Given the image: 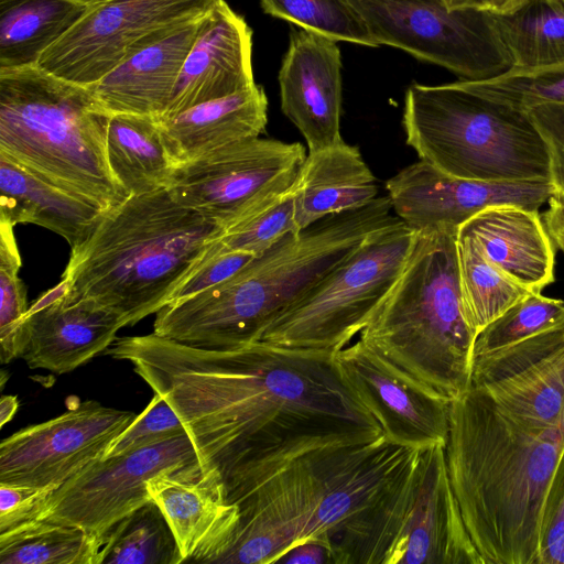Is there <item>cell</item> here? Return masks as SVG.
<instances>
[{
	"mask_svg": "<svg viewBox=\"0 0 564 564\" xmlns=\"http://www.w3.org/2000/svg\"><path fill=\"white\" fill-rule=\"evenodd\" d=\"M456 239L416 231L398 281L357 335L398 375L449 403L469 387L477 336L463 302Z\"/></svg>",
	"mask_w": 564,
	"mask_h": 564,
	"instance_id": "cell-5",
	"label": "cell"
},
{
	"mask_svg": "<svg viewBox=\"0 0 564 564\" xmlns=\"http://www.w3.org/2000/svg\"><path fill=\"white\" fill-rule=\"evenodd\" d=\"M106 536L44 519L0 533V564H102Z\"/></svg>",
	"mask_w": 564,
	"mask_h": 564,
	"instance_id": "cell-30",
	"label": "cell"
},
{
	"mask_svg": "<svg viewBox=\"0 0 564 564\" xmlns=\"http://www.w3.org/2000/svg\"><path fill=\"white\" fill-rule=\"evenodd\" d=\"M453 9H476L490 13H508L520 7L525 0H443Z\"/></svg>",
	"mask_w": 564,
	"mask_h": 564,
	"instance_id": "cell-46",
	"label": "cell"
},
{
	"mask_svg": "<svg viewBox=\"0 0 564 564\" xmlns=\"http://www.w3.org/2000/svg\"><path fill=\"white\" fill-rule=\"evenodd\" d=\"M533 427L564 423V328L473 358L469 387Z\"/></svg>",
	"mask_w": 564,
	"mask_h": 564,
	"instance_id": "cell-17",
	"label": "cell"
},
{
	"mask_svg": "<svg viewBox=\"0 0 564 564\" xmlns=\"http://www.w3.org/2000/svg\"><path fill=\"white\" fill-rule=\"evenodd\" d=\"M564 3V0H561Z\"/></svg>",
	"mask_w": 564,
	"mask_h": 564,
	"instance_id": "cell-48",
	"label": "cell"
},
{
	"mask_svg": "<svg viewBox=\"0 0 564 564\" xmlns=\"http://www.w3.org/2000/svg\"><path fill=\"white\" fill-rule=\"evenodd\" d=\"M107 156L113 176L129 196L166 188L175 166L152 116L113 113Z\"/></svg>",
	"mask_w": 564,
	"mask_h": 564,
	"instance_id": "cell-29",
	"label": "cell"
},
{
	"mask_svg": "<svg viewBox=\"0 0 564 564\" xmlns=\"http://www.w3.org/2000/svg\"><path fill=\"white\" fill-rule=\"evenodd\" d=\"M87 7V0H0V69L36 65Z\"/></svg>",
	"mask_w": 564,
	"mask_h": 564,
	"instance_id": "cell-28",
	"label": "cell"
},
{
	"mask_svg": "<svg viewBox=\"0 0 564 564\" xmlns=\"http://www.w3.org/2000/svg\"><path fill=\"white\" fill-rule=\"evenodd\" d=\"M147 489L171 528L182 563H216L227 551L240 507L229 500L218 468L196 463L165 470L149 479Z\"/></svg>",
	"mask_w": 564,
	"mask_h": 564,
	"instance_id": "cell-19",
	"label": "cell"
},
{
	"mask_svg": "<svg viewBox=\"0 0 564 564\" xmlns=\"http://www.w3.org/2000/svg\"><path fill=\"white\" fill-rule=\"evenodd\" d=\"M525 112L547 147L552 183L564 191V104H544Z\"/></svg>",
	"mask_w": 564,
	"mask_h": 564,
	"instance_id": "cell-43",
	"label": "cell"
},
{
	"mask_svg": "<svg viewBox=\"0 0 564 564\" xmlns=\"http://www.w3.org/2000/svg\"><path fill=\"white\" fill-rule=\"evenodd\" d=\"M276 563L283 564H322L333 563L330 547L322 541H306L286 551Z\"/></svg>",
	"mask_w": 564,
	"mask_h": 564,
	"instance_id": "cell-44",
	"label": "cell"
},
{
	"mask_svg": "<svg viewBox=\"0 0 564 564\" xmlns=\"http://www.w3.org/2000/svg\"><path fill=\"white\" fill-rule=\"evenodd\" d=\"M80 20L37 66L89 87L143 48L203 19L220 0H87Z\"/></svg>",
	"mask_w": 564,
	"mask_h": 564,
	"instance_id": "cell-13",
	"label": "cell"
},
{
	"mask_svg": "<svg viewBox=\"0 0 564 564\" xmlns=\"http://www.w3.org/2000/svg\"><path fill=\"white\" fill-rule=\"evenodd\" d=\"M416 231L400 218L371 232L308 291L273 318L259 340L335 351L367 325L398 281Z\"/></svg>",
	"mask_w": 564,
	"mask_h": 564,
	"instance_id": "cell-10",
	"label": "cell"
},
{
	"mask_svg": "<svg viewBox=\"0 0 564 564\" xmlns=\"http://www.w3.org/2000/svg\"><path fill=\"white\" fill-rule=\"evenodd\" d=\"M397 217L415 231H451L496 205L538 209L555 192L552 182L495 183L447 174L420 160L386 183Z\"/></svg>",
	"mask_w": 564,
	"mask_h": 564,
	"instance_id": "cell-16",
	"label": "cell"
},
{
	"mask_svg": "<svg viewBox=\"0 0 564 564\" xmlns=\"http://www.w3.org/2000/svg\"><path fill=\"white\" fill-rule=\"evenodd\" d=\"M333 359L390 442L446 445L449 402L398 375L359 338L333 351Z\"/></svg>",
	"mask_w": 564,
	"mask_h": 564,
	"instance_id": "cell-18",
	"label": "cell"
},
{
	"mask_svg": "<svg viewBox=\"0 0 564 564\" xmlns=\"http://www.w3.org/2000/svg\"><path fill=\"white\" fill-rule=\"evenodd\" d=\"M402 124L405 142L420 160L453 176L552 182L547 147L528 113L480 96L459 80L410 85Z\"/></svg>",
	"mask_w": 564,
	"mask_h": 564,
	"instance_id": "cell-7",
	"label": "cell"
},
{
	"mask_svg": "<svg viewBox=\"0 0 564 564\" xmlns=\"http://www.w3.org/2000/svg\"><path fill=\"white\" fill-rule=\"evenodd\" d=\"M156 120L167 152L174 165H178L260 137L268 122V99L263 87L254 84Z\"/></svg>",
	"mask_w": 564,
	"mask_h": 564,
	"instance_id": "cell-25",
	"label": "cell"
},
{
	"mask_svg": "<svg viewBox=\"0 0 564 564\" xmlns=\"http://www.w3.org/2000/svg\"><path fill=\"white\" fill-rule=\"evenodd\" d=\"M223 232L174 200L167 188L130 195L105 212L70 248L62 274L64 299H90L134 325L167 305Z\"/></svg>",
	"mask_w": 564,
	"mask_h": 564,
	"instance_id": "cell-4",
	"label": "cell"
},
{
	"mask_svg": "<svg viewBox=\"0 0 564 564\" xmlns=\"http://www.w3.org/2000/svg\"><path fill=\"white\" fill-rule=\"evenodd\" d=\"M417 448L381 435L314 448L274 467L273 481L300 529V543L322 541L333 563H350L369 510Z\"/></svg>",
	"mask_w": 564,
	"mask_h": 564,
	"instance_id": "cell-8",
	"label": "cell"
},
{
	"mask_svg": "<svg viewBox=\"0 0 564 564\" xmlns=\"http://www.w3.org/2000/svg\"><path fill=\"white\" fill-rule=\"evenodd\" d=\"M540 564H564V449L543 503Z\"/></svg>",
	"mask_w": 564,
	"mask_h": 564,
	"instance_id": "cell-40",
	"label": "cell"
},
{
	"mask_svg": "<svg viewBox=\"0 0 564 564\" xmlns=\"http://www.w3.org/2000/svg\"><path fill=\"white\" fill-rule=\"evenodd\" d=\"M337 42L293 28L279 70L281 109L304 137L308 152L343 142L341 54Z\"/></svg>",
	"mask_w": 564,
	"mask_h": 564,
	"instance_id": "cell-20",
	"label": "cell"
},
{
	"mask_svg": "<svg viewBox=\"0 0 564 564\" xmlns=\"http://www.w3.org/2000/svg\"><path fill=\"white\" fill-rule=\"evenodd\" d=\"M293 192L300 231L327 216L362 208L378 197L376 178L359 149L344 141L308 152Z\"/></svg>",
	"mask_w": 564,
	"mask_h": 564,
	"instance_id": "cell-26",
	"label": "cell"
},
{
	"mask_svg": "<svg viewBox=\"0 0 564 564\" xmlns=\"http://www.w3.org/2000/svg\"><path fill=\"white\" fill-rule=\"evenodd\" d=\"M203 19L143 48L88 88L111 115L162 116Z\"/></svg>",
	"mask_w": 564,
	"mask_h": 564,
	"instance_id": "cell-24",
	"label": "cell"
},
{
	"mask_svg": "<svg viewBox=\"0 0 564 564\" xmlns=\"http://www.w3.org/2000/svg\"><path fill=\"white\" fill-rule=\"evenodd\" d=\"M512 67L564 62V3L525 0L508 13H491Z\"/></svg>",
	"mask_w": 564,
	"mask_h": 564,
	"instance_id": "cell-31",
	"label": "cell"
},
{
	"mask_svg": "<svg viewBox=\"0 0 564 564\" xmlns=\"http://www.w3.org/2000/svg\"><path fill=\"white\" fill-rule=\"evenodd\" d=\"M469 90L523 110L544 104H564V62L519 68L487 80H459Z\"/></svg>",
	"mask_w": 564,
	"mask_h": 564,
	"instance_id": "cell-37",
	"label": "cell"
},
{
	"mask_svg": "<svg viewBox=\"0 0 564 564\" xmlns=\"http://www.w3.org/2000/svg\"><path fill=\"white\" fill-rule=\"evenodd\" d=\"M486 259L532 292L553 283L555 248L538 209L496 205L480 210L458 230Z\"/></svg>",
	"mask_w": 564,
	"mask_h": 564,
	"instance_id": "cell-23",
	"label": "cell"
},
{
	"mask_svg": "<svg viewBox=\"0 0 564 564\" xmlns=\"http://www.w3.org/2000/svg\"><path fill=\"white\" fill-rule=\"evenodd\" d=\"M456 243L463 302L477 335L532 291L490 263L470 237L457 234Z\"/></svg>",
	"mask_w": 564,
	"mask_h": 564,
	"instance_id": "cell-32",
	"label": "cell"
},
{
	"mask_svg": "<svg viewBox=\"0 0 564 564\" xmlns=\"http://www.w3.org/2000/svg\"><path fill=\"white\" fill-rule=\"evenodd\" d=\"M264 13L336 41L378 47L348 0H260Z\"/></svg>",
	"mask_w": 564,
	"mask_h": 564,
	"instance_id": "cell-35",
	"label": "cell"
},
{
	"mask_svg": "<svg viewBox=\"0 0 564 564\" xmlns=\"http://www.w3.org/2000/svg\"><path fill=\"white\" fill-rule=\"evenodd\" d=\"M389 196L288 234L230 279L155 313L153 333L194 346L230 348L262 330L366 237L398 219Z\"/></svg>",
	"mask_w": 564,
	"mask_h": 564,
	"instance_id": "cell-3",
	"label": "cell"
},
{
	"mask_svg": "<svg viewBox=\"0 0 564 564\" xmlns=\"http://www.w3.org/2000/svg\"><path fill=\"white\" fill-rule=\"evenodd\" d=\"M354 562L482 564L451 484L444 444L417 448L373 505Z\"/></svg>",
	"mask_w": 564,
	"mask_h": 564,
	"instance_id": "cell-9",
	"label": "cell"
},
{
	"mask_svg": "<svg viewBox=\"0 0 564 564\" xmlns=\"http://www.w3.org/2000/svg\"><path fill=\"white\" fill-rule=\"evenodd\" d=\"M137 415L88 400L72 404L54 419L26 426L0 444V482L57 488L102 458Z\"/></svg>",
	"mask_w": 564,
	"mask_h": 564,
	"instance_id": "cell-15",
	"label": "cell"
},
{
	"mask_svg": "<svg viewBox=\"0 0 564 564\" xmlns=\"http://www.w3.org/2000/svg\"><path fill=\"white\" fill-rule=\"evenodd\" d=\"M560 328L564 301L530 292L477 334L473 358Z\"/></svg>",
	"mask_w": 564,
	"mask_h": 564,
	"instance_id": "cell-34",
	"label": "cell"
},
{
	"mask_svg": "<svg viewBox=\"0 0 564 564\" xmlns=\"http://www.w3.org/2000/svg\"><path fill=\"white\" fill-rule=\"evenodd\" d=\"M180 564L174 535L151 500L115 524L106 534L102 564Z\"/></svg>",
	"mask_w": 564,
	"mask_h": 564,
	"instance_id": "cell-33",
	"label": "cell"
},
{
	"mask_svg": "<svg viewBox=\"0 0 564 564\" xmlns=\"http://www.w3.org/2000/svg\"><path fill=\"white\" fill-rule=\"evenodd\" d=\"M111 116L37 65L0 69V154L105 212L129 197L108 163Z\"/></svg>",
	"mask_w": 564,
	"mask_h": 564,
	"instance_id": "cell-6",
	"label": "cell"
},
{
	"mask_svg": "<svg viewBox=\"0 0 564 564\" xmlns=\"http://www.w3.org/2000/svg\"><path fill=\"white\" fill-rule=\"evenodd\" d=\"M547 204L542 221L554 248L564 252V191L555 188Z\"/></svg>",
	"mask_w": 564,
	"mask_h": 564,
	"instance_id": "cell-45",
	"label": "cell"
},
{
	"mask_svg": "<svg viewBox=\"0 0 564 564\" xmlns=\"http://www.w3.org/2000/svg\"><path fill=\"white\" fill-rule=\"evenodd\" d=\"M54 489L0 482V533L36 519Z\"/></svg>",
	"mask_w": 564,
	"mask_h": 564,
	"instance_id": "cell-42",
	"label": "cell"
},
{
	"mask_svg": "<svg viewBox=\"0 0 564 564\" xmlns=\"http://www.w3.org/2000/svg\"><path fill=\"white\" fill-rule=\"evenodd\" d=\"M19 409V401L15 395H2L0 400V426L3 427L12 420Z\"/></svg>",
	"mask_w": 564,
	"mask_h": 564,
	"instance_id": "cell-47",
	"label": "cell"
},
{
	"mask_svg": "<svg viewBox=\"0 0 564 564\" xmlns=\"http://www.w3.org/2000/svg\"><path fill=\"white\" fill-rule=\"evenodd\" d=\"M564 423L533 427L468 388L449 403L447 470L482 564H540L544 499Z\"/></svg>",
	"mask_w": 564,
	"mask_h": 564,
	"instance_id": "cell-2",
	"label": "cell"
},
{
	"mask_svg": "<svg viewBox=\"0 0 564 564\" xmlns=\"http://www.w3.org/2000/svg\"><path fill=\"white\" fill-rule=\"evenodd\" d=\"M306 155L300 142L251 138L175 165L166 188L224 231L289 192Z\"/></svg>",
	"mask_w": 564,
	"mask_h": 564,
	"instance_id": "cell-12",
	"label": "cell"
},
{
	"mask_svg": "<svg viewBox=\"0 0 564 564\" xmlns=\"http://www.w3.org/2000/svg\"><path fill=\"white\" fill-rule=\"evenodd\" d=\"M105 355L132 365L174 410L200 467L223 476L384 434L329 350L210 348L151 333L117 337Z\"/></svg>",
	"mask_w": 564,
	"mask_h": 564,
	"instance_id": "cell-1",
	"label": "cell"
},
{
	"mask_svg": "<svg viewBox=\"0 0 564 564\" xmlns=\"http://www.w3.org/2000/svg\"><path fill=\"white\" fill-rule=\"evenodd\" d=\"M185 433L184 425L171 405L154 393L145 409L113 440L104 457L118 456Z\"/></svg>",
	"mask_w": 564,
	"mask_h": 564,
	"instance_id": "cell-39",
	"label": "cell"
},
{
	"mask_svg": "<svg viewBox=\"0 0 564 564\" xmlns=\"http://www.w3.org/2000/svg\"><path fill=\"white\" fill-rule=\"evenodd\" d=\"M254 258L256 256L243 251H216L212 241L202 263L175 289L170 303L189 297L230 279Z\"/></svg>",
	"mask_w": 564,
	"mask_h": 564,
	"instance_id": "cell-41",
	"label": "cell"
},
{
	"mask_svg": "<svg viewBox=\"0 0 564 564\" xmlns=\"http://www.w3.org/2000/svg\"><path fill=\"white\" fill-rule=\"evenodd\" d=\"M25 326L28 366L66 373L105 352L126 324L94 300H65L58 283L29 307Z\"/></svg>",
	"mask_w": 564,
	"mask_h": 564,
	"instance_id": "cell-21",
	"label": "cell"
},
{
	"mask_svg": "<svg viewBox=\"0 0 564 564\" xmlns=\"http://www.w3.org/2000/svg\"><path fill=\"white\" fill-rule=\"evenodd\" d=\"M9 223L0 221V361L22 358L26 346V288L19 278L21 257Z\"/></svg>",
	"mask_w": 564,
	"mask_h": 564,
	"instance_id": "cell-36",
	"label": "cell"
},
{
	"mask_svg": "<svg viewBox=\"0 0 564 564\" xmlns=\"http://www.w3.org/2000/svg\"><path fill=\"white\" fill-rule=\"evenodd\" d=\"M196 463L198 458L186 433L96 459L55 488L36 519L78 525L106 536L121 519L151 501L149 479Z\"/></svg>",
	"mask_w": 564,
	"mask_h": 564,
	"instance_id": "cell-14",
	"label": "cell"
},
{
	"mask_svg": "<svg viewBox=\"0 0 564 564\" xmlns=\"http://www.w3.org/2000/svg\"><path fill=\"white\" fill-rule=\"evenodd\" d=\"M254 84L252 30L241 15L220 0L202 20L162 116L175 115Z\"/></svg>",
	"mask_w": 564,
	"mask_h": 564,
	"instance_id": "cell-22",
	"label": "cell"
},
{
	"mask_svg": "<svg viewBox=\"0 0 564 564\" xmlns=\"http://www.w3.org/2000/svg\"><path fill=\"white\" fill-rule=\"evenodd\" d=\"M297 231L292 187L267 207L224 230L214 239L213 247L216 251H243L259 257L288 234Z\"/></svg>",
	"mask_w": 564,
	"mask_h": 564,
	"instance_id": "cell-38",
	"label": "cell"
},
{
	"mask_svg": "<svg viewBox=\"0 0 564 564\" xmlns=\"http://www.w3.org/2000/svg\"><path fill=\"white\" fill-rule=\"evenodd\" d=\"M105 210L0 154V221L34 224L82 243Z\"/></svg>",
	"mask_w": 564,
	"mask_h": 564,
	"instance_id": "cell-27",
	"label": "cell"
},
{
	"mask_svg": "<svg viewBox=\"0 0 564 564\" xmlns=\"http://www.w3.org/2000/svg\"><path fill=\"white\" fill-rule=\"evenodd\" d=\"M375 42L480 82L512 67L492 14L448 9L443 0H348Z\"/></svg>",
	"mask_w": 564,
	"mask_h": 564,
	"instance_id": "cell-11",
	"label": "cell"
}]
</instances>
